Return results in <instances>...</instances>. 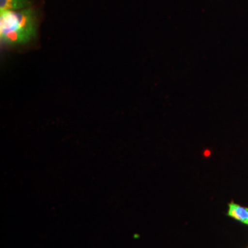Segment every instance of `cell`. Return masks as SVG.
<instances>
[{
  "label": "cell",
  "instance_id": "1",
  "mask_svg": "<svg viewBox=\"0 0 248 248\" xmlns=\"http://www.w3.org/2000/svg\"><path fill=\"white\" fill-rule=\"evenodd\" d=\"M39 18L32 6L18 10L0 11V44L17 47L31 43L38 34Z\"/></svg>",
  "mask_w": 248,
  "mask_h": 248
},
{
  "label": "cell",
  "instance_id": "2",
  "mask_svg": "<svg viewBox=\"0 0 248 248\" xmlns=\"http://www.w3.org/2000/svg\"><path fill=\"white\" fill-rule=\"evenodd\" d=\"M228 215L234 220L248 225V208L232 202L229 204Z\"/></svg>",
  "mask_w": 248,
  "mask_h": 248
},
{
  "label": "cell",
  "instance_id": "3",
  "mask_svg": "<svg viewBox=\"0 0 248 248\" xmlns=\"http://www.w3.org/2000/svg\"><path fill=\"white\" fill-rule=\"evenodd\" d=\"M32 6L31 0H0V11L18 10Z\"/></svg>",
  "mask_w": 248,
  "mask_h": 248
}]
</instances>
